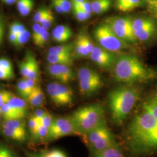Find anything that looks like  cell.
<instances>
[{"mask_svg":"<svg viewBox=\"0 0 157 157\" xmlns=\"http://www.w3.org/2000/svg\"><path fill=\"white\" fill-rule=\"evenodd\" d=\"M126 134L128 146L135 156L157 155V87L141 102Z\"/></svg>","mask_w":157,"mask_h":157,"instance_id":"obj_1","label":"cell"},{"mask_svg":"<svg viewBox=\"0 0 157 157\" xmlns=\"http://www.w3.org/2000/svg\"><path fill=\"white\" fill-rule=\"evenodd\" d=\"M113 67L115 80L125 84L146 83L157 78V72L146 67L139 58L132 55L119 56Z\"/></svg>","mask_w":157,"mask_h":157,"instance_id":"obj_2","label":"cell"},{"mask_svg":"<svg viewBox=\"0 0 157 157\" xmlns=\"http://www.w3.org/2000/svg\"><path fill=\"white\" fill-rule=\"evenodd\" d=\"M141 90L135 85L126 84L112 89L108 94V103L113 123L124 124L140 99Z\"/></svg>","mask_w":157,"mask_h":157,"instance_id":"obj_3","label":"cell"},{"mask_svg":"<svg viewBox=\"0 0 157 157\" xmlns=\"http://www.w3.org/2000/svg\"><path fill=\"white\" fill-rule=\"evenodd\" d=\"M69 118L79 136H83L105 121V108L101 103L91 104L79 108Z\"/></svg>","mask_w":157,"mask_h":157,"instance_id":"obj_4","label":"cell"},{"mask_svg":"<svg viewBox=\"0 0 157 157\" xmlns=\"http://www.w3.org/2000/svg\"><path fill=\"white\" fill-rule=\"evenodd\" d=\"M82 136L92 154L101 151L118 144L105 121L95 129Z\"/></svg>","mask_w":157,"mask_h":157,"instance_id":"obj_5","label":"cell"},{"mask_svg":"<svg viewBox=\"0 0 157 157\" xmlns=\"http://www.w3.org/2000/svg\"><path fill=\"white\" fill-rule=\"evenodd\" d=\"M94 36L100 47L110 52H118L129 47L128 43L120 39L107 23L97 26L94 29Z\"/></svg>","mask_w":157,"mask_h":157,"instance_id":"obj_6","label":"cell"},{"mask_svg":"<svg viewBox=\"0 0 157 157\" xmlns=\"http://www.w3.org/2000/svg\"><path fill=\"white\" fill-rule=\"evenodd\" d=\"M80 93L84 96H91L101 89L103 81L99 73L90 67L80 68L78 72Z\"/></svg>","mask_w":157,"mask_h":157,"instance_id":"obj_7","label":"cell"},{"mask_svg":"<svg viewBox=\"0 0 157 157\" xmlns=\"http://www.w3.org/2000/svg\"><path fill=\"white\" fill-rule=\"evenodd\" d=\"M132 21L130 17H115L106 20L111 28L120 39L126 43H135V37L132 28Z\"/></svg>","mask_w":157,"mask_h":157,"instance_id":"obj_8","label":"cell"},{"mask_svg":"<svg viewBox=\"0 0 157 157\" xmlns=\"http://www.w3.org/2000/svg\"><path fill=\"white\" fill-rule=\"evenodd\" d=\"M47 93L52 102L58 106H67L72 104L73 93L67 86L58 83H51L47 87Z\"/></svg>","mask_w":157,"mask_h":157,"instance_id":"obj_9","label":"cell"},{"mask_svg":"<svg viewBox=\"0 0 157 157\" xmlns=\"http://www.w3.org/2000/svg\"><path fill=\"white\" fill-rule=\"evenodd\" d=\"M69 135H78L71 118H54L53 122L49 129L47 140H54Z\"/></svg>","mask_w":157,"mask_h":157,"instance_id":"obj_10","label":"cell"},{"mask_svg":"<svg viewBox=\"0 0 157 157\" xmlns=\"http://www.w3.org/2000/svg\"><path fill=\"white\" fill-rule=\"evenodd\" d=\"M90 58L99 67L109 69L114 66L116 62V56L112 52L102 48L100 46H95L90 55Z\"/></svg>","mask_w":157,"mask_h":157,"instance_id":"obj_11","label":"cell"},{"mask_svg":"<svg viewBox=\"0 0 157 157\" xmlns=\"http://www.w3.org/2000/svg\"><path fill=\"white\" fill-rule=\"evenodd\" d=\"M73 35L72 29L65 25H59L52 31V36L53 40L58 43H63L70 39Z\"/></svg>","mask_w":157,"mask_h":157,"instance_id":"obj_12","label":"cell"},{"mask_svg":"<svg viewBox=\"0 0 157 157\" xmlns=\"http://www.w3.org/2000/svg\"><path fill=\"white\" fill-rule=\"evenodd\" d=\"M8 104L11 107L13 111L17 113L21 119L25 118L28 113V108L25 101L15 95H13Z\"/></svg>","mask_w":157,"mask_h":157,"instance_id":"obj_13","label":"cell"},{"mask_svg":"<svg viewBox=\"0 0 157 157\" xmlns=\"http://www.w3.org/2000/svg\"><path fill=\"white\" fill-rule=\"evenodd\" d=\"M144 0H115V6L120 11L129 12L143 6Z\"/></svg>","mask_w":157,"mask_h":157,"instance_id":"obj_14","label":"cell"},{"mask_svg":"<svg viewBox=\"0 0 157 157\" xmlns=\"http://www.w3.org/2000/svg\"><path fill=\"white\" fill-rule=\"evenodd\" d=\"M157 32V24L156 23L140 30L134 32V34L137 41L139 40L141 42H144L151 39Z\"/></svg>","mask_w":157,"mask_h":157,"instance_id":"obj_15","label":"cell"},{"mask_svg":"<svg viewBox=\"0 0 157 157\" xmlns=\"http://www.w3.org/2000/svg\"><path fill=\"white\" fill-rule=\"evenodd\" d=\"M74 50L76 56L78 58H84L90 56V54L87 50L84 43L83 32L78 34L74 44Z\"/></svg>","mask_w":157,"mask_h":157,"instance_id":"obj_16","label":"cell"},{"mask_svg":"<svg viewBox=\"0 0 157 157\" xmlns=\"http://www.w3.org/2000/svg\"><path fill=\"white\" fill-rule=\"evenodd\" d=\"M92 157H125L121 147L117 144L106 149L92 154Z\"/></svg>","mask_w":157,"mask_h":157,"instance_id":"obj_17","label":"cell"},{"mask_svg":"<svg viewBox=\"0 0 157 157\" xmlns=\"http://www.w3.org/2000/svg\"><path fill=\"white\" fill-rule=\"evenodd\" d=\"M36 62H37V60L32 54H28L22 62H21L19 64L20 72L24 78H28Z\"/></svg>","mask_w":157,"mask_h":157,"instance_id":"obj_18","label":"cell"},{"mask_svg":"<svg viewBox=\"0 0 157 157\" xmlns=\"http://www.w3.org/2000/svg\"><path fill=\"white\" fill-rule=\"evenodd\" d=\"M74 51V44L69 43L65 45H58L51 47L48 50V54L72 56Z\"/></svg>","mask_w":157,"mask_h":157,"instance_id":"obj_19","label":"cell"},{"mask_svg":"<svg viewBox=\"0 0 157 157\" xmlns=\"http://www.w3.org/2000/svg\"><path fill=\"white\" fill-rule=\"evenodd\" d=\"M111 6V0H93L91 2L93 12L101 14L107 12Z\"/></svg>","mask_w":157,"mask_h":157,"instance_id":"obj_20","label":"cell"},{"mask_svg":"<svg viewBox=\"0 0 157 157\" xmlns=\"http://www.w3.org/2000/svg\"><path fill=\"white\" fill-rule=\"evenodd\" d=\"M2 133L6 137L13 140L25 141L26 139V132L17 131L12 129H8L1 127Z\"/></svg>","mask_w":157,"mask_h":157,"instance_id":"obj_21","label":"cell"},{"mask_svg":"<svg viewBox=\"0 0 157 157\" xmlns=\"http://www.w3.org/2000/svg\"><path fill=\"white\" fill-rule=\"evenodd\" d=\"M47 61L50 64L71 66L73 63V58L72 56L48 54L47 56Z\"/></svg>","mask_w":157,"mask_h":157,"instance_id":"obj_22","label":"cell"},{"mask_svg":"<svg viewBox=\"0 0 157 157\" xmlns=\"http://www.w3.org/2000/svg\"><path fill=\"white\" fill-rule=\"evenodd\" d=\"M22 119L4 120L1 124V127L17 131L26 132L25 124Z\"/></svg>","mask_w":157,"mask_h":157,"instance_id":"obj_23","label":"cell"},{"mask_svg":"<svg viewBox=\"0 0 157 157\" xmlns=\"http://www.w3.org/2000/svg\"><path fill=\"white\" fill-rule=\"evenodd\" d=\"M62 78V83H67L74 78V74L69 66L65 65H58Z\"/></svg>","mask_w":157,"mask_h":157,"instance_id":"obj_24","label":"cell"},{"mask_svg":"<svg viewBox=\"0 0 157 157\" xmlns=\"http://www.w3.org/2000/svg\"><path fill=\"white\" fill-rule=\"evenodd\" d=\"M2 116L4 120H11L15 119H21L16 112L10 107L8 103H6L1 107Z\"/></svg>","mask_w":157,"mask_h":157,"instance_id":"obj_25","label":"cell"},{"mask_svg":"<svg viewBox=\"0 0 157 157\" xmlns=\"http://www.w3.org/2000/svg\"><path fill=\"white\" fill-rule=\"evenodd\" d=\"M73 11L74 15L76 19L78 21L83 22L88 19H89L91 17V14L89 12L86 11L80 8L78 6H77L75 4H73Z\"/></svg>","mask_w":157,"mask_h":157,"instance_id":"obj_26","label":"cell"},{"mask_svg":"<svg viewBox=\"0 0 157 157\" xmlns=\"http://www.w3.org/2000/svg\"><path fill=\"white\" fill-rule=\"evenodd\" d=\"M49 39H50V33L48 30L41 26L39 35L37 39L34 41V43L35 45L41 47L45 45V43L48 41Z\"/></svg>","mask_w":157,"mask_h":157,"instance_id":"obj_27","label":"cell"},{"mask_svg":"<svg viewBox=\"0 0 157 157\" xmlns=\"http://www.w3.org/2000/svg\"><path fill=\"white\" fill-rule=\"evenodd\" d=\"M17 90L19 94L23 98L27 99L29 95L32 93L31 90L29 88L25 79L20 80L17 84Z\"/></svg>","mask_w":157,"mask_h":157,"instance_id":"obj_28","label":"cell"},{"mask_svg":"<svg viewBox=\"0 0 157 157\" xmlns=\"http://www.w3.org/2000/svg\"><path fill=\"white\" fill-rule=\"evenodd\" d=\"M30 37V33L29 32L28 30L26 29L22 33L17 34V43L15 45H16L17 47L22 46L28 41Z\"/></svg>","mask_w":157,"mask_h":157,"instance_id":"obj_29","label":"cell"},{"mask_svg":"<svg viewBox=\"0 0 157 157\" xmlns=\"http://www.w3.org/2000/svg\"><path fill=\"white\" fill-rule=\"evenodd\" d=\"M50 11V10H49L47 8H44V7H42V8H40L39 9H38L34 15V21L36 23H40V22L42 21V19L47 14H48V13Z\"/></svg>","mask_w":157,"mask_h":157,"instance_id":"obj_30","label":"cell"},{"mask_svg":"<svg viewBox=\"0 0 157 157\" xmlns=\"http://www.w3.org/2000/svg\"><path fill=\"white\" fill-rule=\"evenodd\" d=\"M54 16L52 12L51 11L48 13V14H47L42 19V21L40 22V24L44 28L48 30L50 28V27L51 26L52 24L54 22Z\"/></svg>","mask_w":157,"mask_h":157,"instance_id":"obj_31","label":"cell"},{"mask_svg":"<svg viewBox=\"0 0 157 157\" xmlns=\"http://www.w3.org/2000/svg\"><path fill=\"white\" fill-rule=\"evenodd\" d=\"M48 132H49V129L43 126V125H41L40 124L36 132V134L34 136L37 137V139H47V137H48Z\"/></svg>","mask_w":157,"mask_h":157,"instance_id":"obj_32","label":"cell"},{"mask_svg":"<svg viewBox=\"0 0 157 157\" xmlns=\"http://www.w3.org/2000/svg\"><path fill=\"white\" fill-rule=\"evenodd\" d=\"M13 94L11 91L7 90H1L0 91V107L8 102L11 98Z\"/></svg>","mask_w":157,"mask_h":157,"instance_id":"obj_33","label":"cell"},{"mask_svg":"<svg viewBox=\"0 0 157 157\" xmlns=\"http://www.w3.org/2000/svg\"><path fill=\"white\" fill-rule=\"evenodd\" d=\"M40 124V121H39L34 117L33 116L32 117L30 118L29 121V128L31 134L34 136Z\"/></svg>","mask_w":157,"mask_h":157,"instance_id":"obj_34","label":"cell"},{"mask_svg":"<svg viewBox=\"0 0 157 157\" xmlns=\"http://www.w3.org/2000/svg\"><path fill=\"white\" fill-rule=\"evenodd\" d=\"M26 30L25 26L21 23L15 22L12 23L10 28V32H12L13 33L18 34L23 32L24 30Z\"/></svg>","mask_w":157,"mask_h":157,"instance_id":"obj_35","label":"cell"},{"mask_svg":"<svg viewBox=\"0 0 157 157\" xmlns=\"http://www.w3.org/2000/svg\"><path fill=\"white\" fill-rule=\"evenodd\" d=\"M53 121H54V118H52V115L50 113H48V112H46L44 117L41 120L40 124L45 128L50 129L53 122Z\"/></svg>","mask_w":157,"mask_h":157,"instance_id":"obj_36","label":"cell"},{"mask_svg":"<svg viewBox=\"0 0 157 157\" xmlns=\"http://www.w3.org/2000/svg\"><path fill=\"white\" fill-rule=\"evenodd\" d=\"M28 78H32L35 81H37L39 78V67L38 62H36L33 67L31 70L28 76Z\"/></svg>","mask_w":157,"mask_h":157,"instance_id":"obj_37","label":"cell"},{"mask_svg":"<svg viewBox=\"0 0 157 157\" xmlns=\"http://www.w3.org/2000/svg\"><path fill=\"white\" fill-rule=\"evenodd\" d=\"M0 66L10 73H13L11 62L6 58H0Z\"/></svg>","mask_w":157,"mask_h":157,"instance_id":"obj_38","label":"cell"},{"mask_svg":"<svg viewBox=\"0 0 157 157\" xmlns=\"http://www.w3.org/2000/svg\"><path fill=\"white\" fill-rule=\"evenodd\" d=\"M42 157H67L63 152L59 150H53L47 152Z\"/></svg>","mask_w":157,"mask_h":157,"instance_id":"obj_39","label":"cell"},{"mask_svg":"<svg viewBox=\"0 0 157 157\" xmlns=\"http://www.w3.org/2000/svg\"><path fill=\"white\" fill-rule=\"evenodd\" d=\"M61 6L64 13H68L71 11L72 5L69 0H57Z\"/></svg>","mask_w":157,"mask_h":157,"instance_id":"obj_40","label":"cell"},{"mask_svg":"<svg viewBox=\"0 0 157 157\" xmlns=\"http://www.w3.org/2000/svg\"><path fill=\"white\" fill-rule=\"evenodd\" d=\"M14 78V74L10 73L0 66V80H8Z\"/></svg>","mask_w":157,"mask_h":157,"instance_id":"obj_41","label":"cell"},{"mask_svg":"<svg viewBox=\"0 0 157 157\" xmlns=\"http://www.w3.org/2000/svg\"><path fill=\"white\" fill-rule=\"evenodd\" d=\"M33 6V0H30L27 4V5L23 8L22 10L21 11L19 12V13L23 17H26V16L28 15L30 13V12L32 11Z\"/></svg>","mask_w":157,"mask_h":157,"instance_id":"obj_42","label":"cell"},{"mask_svg":"<svg viewBox=\"0 0 157 157\" xmlns=\"http://www.w3.org/2000/svg\"><path fill=\"white\" fill-rule=\"evenodd\" d=\"M27 100L29 102V104L33 107H39L40 105H43V104L36 98V97L32 92L29 95Z\"/></svg>","mask_w":157,"mask_h":157,"instance_id":"obj_43","label":"cell"},{"mask_svg":"<svg viewBox=\"0 0 157 157\" xmlns=\"http://www.w3.org/2000/svg\"><path fill=\"white\" fill-rule=\"evenodd\" d=\"M34 95L36 97V98L39 100L42 104H43L44 101V94L42 90L39 86H37L36 88L34 89L33 91H32Z\"/></svg>","mask_w":157,"mask_h":157,"instance_id":"obj_44","label":"cell"},{"mask_svg":"<svg viewBox=\"0 0 157 157\" xmlns=\"http://www.w3.org/2000/svg\"><path fill=\"white\" fill-rule=\"evenodd\" d=\"M0 157H15V156L9 148L0 145Z\"/></svg>","mask_w":157,"mask_h":157,"instance_id":"obj_45","label":"cell"},{"mask_svg":"<svg viewBox=\"0 0 157 157\" xmlns=\"http://www.w3.org/2000/svg\"><path fill=\"white\" fill-rule=\"evenodd\" d=\"M41 28V25L39 23H36L35 24H34L33 27V34H32L33 41L37 39L40 32Z\"/></svg>","mask_w":157,"mask_h":157,"instance_id":"obj_46","label":"cell"},{"mask_svg":"<svg viewBox=\"0 0 157 157\" xmlns=\"http://www.w3.org/2000/svg\"><path fill=\"white\" fill-rule=\"evenodd\" d=\"M151 11L157 13V1L155 0H144Z\"/></svg>","mask_w":157,"mask_h":157,"instance_id":"obj_47","label":"cell"},{"mask_svg":"<svg viewBox=\"0 0 157 157\" xmlns=\"http://www.w3.org/2000/svg\"><path fill=\"white\" fill-rule=\"evenodd\" d=\"M77 6H78L80 8H81L82 9H83L84 11L88 12L90 13H91L93 12L92 10V8H91V2H90L89 1H86V2H84V3L82 4H76Z\"/></svg>","mask_w":157,"mask_h":157,"instance_id":"obj_48","label":"cell"},{"mask_svg":"<svg viewBox=\"0 0 157 157\" xmlns=\"http://www.w3.org/2000/svg\"><path fill=\"white\" fill-rule=\"evenodd\" d=\"M26 84L28 85V86L29 87V88L30 89V90H31V91L32 92L33 91L34 89L36 88V87L37 86L36 85V81L34 80L32 78H24Z\"/></svg>","mask_w":157,"mask_h":157,"instance_id":"obj_49","label":"cell"},{"mask_svg":"<svg viewBox=\"0 0 157 157\" xmlns=\"http://www.w3.org/2000/svg\"><path fill=\"white\" fill-rule=\"evenodd\" d=\"M45 113H46V112H45L44 111H43V109H38L34 112L33 117L36 118L40 122L41 120L42 119V118L44 117V116L45 115Z\"/></svg>","mask_w":157,"mask_h":157,"instance_id":"obj_50","label":"cell"},{"mask_svg":"<svg viewBox=\"0 0 157 157\" xmlns=\"http://www.w3.org/2000/svg\"><path fill=\"white\" fill-rule=\"evenodd\" d=\"M30 0H17V6L19 12L21 11L23 8L27 5Z\"/></svg>","mask_w":157,"mask_h":157,"instance_id":"obj_51","label":"cell"},{"mask_svg":"<svg viewBox=\"0 0 157 157\" xmlns=\"http://www.w3.org/2000/svg\"><path fill=\"white\" fill-rule=\"evenodd\" d=\"M51 1H52V6H54V9L56 10V11L58 13H64L61 6L57 0H51Z\"/></svg>","mask_w":157,"mask_h":157,"instance_id":"obj_52","label":"cell"},{"mask_svg":"<svg viewBox=\"0 0 157 157\" xmlns=\"http://www.w3.org/2000/svg\"><path fill=\"white\" fill-rule=\"evenodd\" d=\"M17 35L16 34L13 33L12 32H10V34H9V39L10 41L14 45L16 44L17 41Z\"/></svg>","mask_w":157,"mask_h":157,"instance_id":"obj_53","label":"cell"},{"mask_svg":"<svg viewBox=\"0 0 157 157\" xmlns=\"http://www.w3.org/2000/svg\"><path fill=\"white\" fill-rule=\"evenodd\" d=\"M4 35V24H3V21L0 17V45L1 44L2 38Z\"/></svg>","mask_w":157,"mask_h":157,"instance_id":"obj_54","label":"cell"},{"mask_svg":"<svg viewBox=\"0 0 157 157\" xmlns=\"http://www.w3.org/2000/svg\"><path fill=\"white\" fill-rule=\"evenodd\" d=\"M2 1L8 5H11L17 1V0H2Z\"/></svg>","mask_w":157,"mask_h":157,"instance_id":"obj_55","label":"cell"},{"mask_svg":"<svg viewBox=\"0 0 157 157\" xmlns=\"http://www.w3.org/2000/svg\"><path fill=\"white\" fill-rule=\"evenodd\" d=\"M86 0H72V3L78 4V5L84 3V2H86Z\"/></svg>","mask_w":157,"mask_h":157,"instance_id":"obj_56","label":"cell"},{"mask_svg":"<svg viewBox=\"0 0 157 157\" xmlns=\"http://www.w3.org/2000/svg\"><path fill=\"white\" fill-rule=\"evenodd\" d=\"M2 117V111H1V107H0V122L1 121Z\"/></svg>","mask_w":157,"mask_h":157,"instance_id":"obj_57","label":"cell"},{"mask_svg":"<svg viewBox=\"0 0 157 157\" xmlns=\"http://www.w3.org/2000/svg\"><path fill=\"white\" fill-rule=\"evenodd\" d=\"M31 157H42V156H39V155H32Z\"/></svg>","mask_w":157,"mask_h":157,"instance_id":"obj_58","label":"cell"},{"mask_svg":"<svg viewBox=\"0 0 157 157\" xmlns=\"http://www.w3.org/2000/svg\"><path fill=\"white\" fill-rule=\"evenodd\" d=\"M155 1H157V0H155Z\"/></svg>","mask_w":157,"mask_h":157,"instance_id":"obj_59","label":"cell"}]
</instances>
